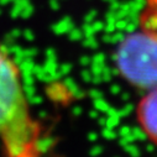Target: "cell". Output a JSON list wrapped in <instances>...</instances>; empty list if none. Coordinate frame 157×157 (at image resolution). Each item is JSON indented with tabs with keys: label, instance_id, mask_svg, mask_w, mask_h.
<instances>
[{
	"label": "cell",
	"instance_id": "cell-1",
	"mask_svg": "<svg viewBox=\"0 0 157 157\" xmlns=\"http://www.w3.org/2000/svg\"><path fill=\"white\" fill-rule=\"evenodd\" d=\"M40 128L31 117L15 62L0 48V139L8 157H37Z\"/></svg>",
	"mask_w": 157,
	"mask_h": 157
},
{
	"label": "cell",
	"instance_id": "cell-3",
	"mask_svg": "<svg viewBox=\"0 0 157 157\" xmlns=\"http://www.w3.org/2000/svg\"><path fill=\"white\" fill-rule=\"evenodd\" d=\"M137 117L144 132L157 144V88L150 89L140 101Z\"/></svg>",
	"mask_w": 157,
	"mask_h": 157
},
{
	"label": "cell",
	"instance_id": "cell-2",
	"mask_svg": "<svg viewBox=\"0 0 157 157\" xmlns=\"http://www.w3.org/2000/svg\"><path fill=\"white\" fill-rule=\"evenodd\" d=\"M115 62L120 74L134 87L157 88V32L141 29L124 37Z\"/></svg>",
	"mask_w": 157,
	"mask_h": 157
},
{
	"label": "cell",
	"instance_id": "cell-4",
	"mask_svg": "<svg viewBox=\"0 0 157 157\" xmlns=\"http://www.w3.org/2000/svg\"><path fill=\"white\" fill-rule=\"evenodd\" d=\"M140 26L144 30L157 32V0H145L140 15Z\"/></svg>",
	"mask_w": 157,
	"mask_h": 157
}]
</instances>
